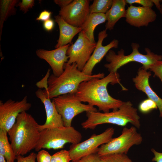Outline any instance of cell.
Here are the masks:
<instances>
[{"label":"cell","instance_id":"cell-1","mask_svg":"<svg viewBox=\"0 0 162 162\" xmlns=\"http://www.w3.org/2000/svg\"><path fill=\"white\" fill-rule=\"evenodd\" d=\"M120 75L117 72L110 73L102 78H95L84 81L80 84L76 95L81 102H87L96 106L99 111L110 112V110H117L123 101L114 98L109 94L107 87L108 84L118 83L123 91H127L120 82Z\"/></svg>","mask_w":162,"mask_h":162},{"label":"cell","instance_id":"cell-2","mask_svg":"<svg viewBox=\"0 0 162 162\" xmlns=\"http://www.w3.org/2000/svg\"><path fill=\"white\" fill-rule=\"evenodd\" d=\"M39 124L26 112L20 113L8 132L9 140L16 156H23L35 149L39 140Z\"/></svg>","mask_w":162,"mask_h":162},{"label":"cell","instance_id":"cell-3","mask_svg":"<svg viewBox=\"0 0 162 162\" xmlns=\"http://www.w3.org/2000/svg\"><path fill=\"white\" fill-rule=\"evenodd\" d=\"M104 73L92 75L85 74L79 70L76 63L65 64L63 72L59 76L52 74L48 77L47 86L43 90L45 97L50 99L59 95L76 94L80 83L95 78L104 77Z\"/></svg>","mask_w":162,"mask_h":162},{"label":"cell","instance_id":"cell-4","mask_svg":"<svg viewBox=\"0 0 162 162\" xmlns=\"http://www.w3.org/2000/svg\"><path fill=\"white\" fill-rule=\"evenodd\" d=\"M87 119L81 125L83 128L94 130L98 125L109 123L124 126L130 123L139 129L141 124L137 109L130 101L124 102L117 110L108 112L98 111L86 112Z\"/></svg>","mask_w":162,"mask_h":162},{"label":"cell","instance_id":"cell-5","mask_svg":"<svg viewBox=\"0 0 162 162\" xmlns=\"http://www.w3.org/2000/svg\"><path fill=\"white\" fill-rule=\"evenodd\" d=\"M132 52L128 55H124V51L121 49L117 53L110 50L105 56L106 61L108 62L104 65L110 73H116L118 70L124 65L131 62H136L142 65L143 68L148 70L158 62L162 60V56L152 52L148 48L145 50L146 54L141 53L138 50L140 47L137 43L131 44Z\"/></svg>","mask_w":162,"mask_h":162},{"label":"cell","instance_id":"cell-6","mask_svg":"<svg viewBox=\"0 0 162 162\" xmlns=\"http://www.w3.org/2000/svg\"><path fill=\"white\" fill-rule=\"evenodd\" d=\"M82 139L81 133L72 126L45 129L40 131V137L35 150L38 152L42 148H62L67 143L77 144Z\"/></svg>","mask_w":162,"mask_h":162},{"label":"cell","instance_id":"cell-7","mask_svg":"<svg viewBox=\"0 0 162 162\" xmlns=\"http://www.w3.org/2000/svg\"><path fill=\"white\" fill-rule=\"evenodd\" d=\"M142 141V137L136 127H124L119 136L112 138L109 142L99 147L97 154L99 156L116 153L127 154L131 147L141 144Z\"/></svg>","mask_w":162,"mask_h":162},{"label":"cell","instance_id":"cell-8","mask_svg":"<svg viewBox=\"0 0 162 162\" xmlns=\"http://www.w3.org/2000/svg\"><path fill=\"white\" fill-rule=\"evenodd\" d=\"M52 100L62 116L64 126H71L73 118L81 113L85 111H98L94 106L82 103L76 94L60 95L52 99Z\"/></svg>","mask_w":162,"mask_h":162},{"label":"cell","instance_id":"cell-9","mask_svg":"<svg viewBox=\"0 0 162 162\" xmlns=\"http://www.w3.org/2000/svg\"><path fill=\"white\" fill-rule=\"evenodd\" d=\"M115 129L110 127L98 135L94 134L87 140L81 142L72 144L69 150L72 162L90 154L97 153L98 147L106 143L112 138Z\"/></svg>","mask_w":162,"mask_h":162},{"label":"cell","instance_id":"cell-10","mask_svg":"<svg viewBox=\"0 0 162 162\" xmlns=\"http://www.w3.org/2000/svg\"><path fill=\"white\" fill-rule=\"evenodd\" d=\"M96 43L91 41L82 31L75 42L67 50L69 59L67 63H76L78 69L82 71L94 50Z\"/></svg>","mask_w":162,"mask_h":162},{"label":"cell","instance_id":"cell-11","mask_svg":"<svg viewBox=\"0 0 162 162\" xmlns=\"http://www.w3.org/2000/svg\"><path fill=\"white\" fill-rule=\"evenodd\" d=\"M27 96L19 101L9 99L3 103L0 101V129L7 132L15 123L19 115L31 107Z\"/></svg>","mask_w":162,"mask_h":162},{"label":"cell","instance_id":"cell-12","mask_svg":"<svg viewBox=\"0 0 162 162\" xmlns=\"http://www.w3.org/2000/svg\"><path fill=\"white\" fill-rule=\"evenodd\" d=\"M88 0H74L61 8L59 15L69 24L81 28L89 14Z\"/></svg>","mask_w":162,"mask_h":162},{"label":"cell","instance_id":"cell-13","mask_svg":"<svg viewBox=\"0 0 162 162\" xmlns=\"http://www.w3.org/2000/svg\"><path fill=\"white\" fill-rule=\"evenodd\" d=\"M70 46L69 44L51 50L38 49L36 51V54L38 57L49 64L53 74L58 76L63 72L64 64L68 60L67 52Z\"/></svg>","mask_w":162,"mask_h":162},{"label":"cell","instance_id":"cell-14","mask_svg":"<svg viewBox=\"0 0 162 162\" xmlns=\"http://www.w3.org/2000/svg\"><path fill=\"white\" fill-rule=\"evenodd\" d=\"M107 30L105 29L100 32L98 34V41L96 47L89 60L87 62L82 71L88 75H92L93 69L98 63L100 62L108 51L112 48L118 47L119 42L118 40L114 39L109 44L103 46L104 40L107 37Z\"/></svg>","mask_w":162,"mask_h":162},{"label":"cell","instance_id":"cell-15","mask_svg":"<svg viewBox=\"0 0 162 162\" xmlns=\"http://www.w3.org/2000/svg\"><path fill=\"white\" fill-rule=\"evenodd\" d=\"M157 16L156 13L152 8L132 5L126 10L125 18L128 23L140 28L148 26L149 23L155 21Z\"/></svg>","mask_w":162,"mask_h":162},{"label":"cell","instance_id":"cell-16","mask_svg":"<svg viewBox=\"0 0 162 162\" xmlns=\"http://www.w3.org/2000/svg\"><path fill=\"white\" fill-rule=\"evenodd\" d=\"M35 94L44 104L46 115L44 124L39 125V129L41 131L45 129H52L64 126L62 116L58 112L55 104L51 99L45 96L43 90L39 89L35 92Z\"/></svg>","mask_w":162,"mask_h":162},{"label":"cell","instance_id":"cell-17","mask_svg":"<svg viewBox=\"0 0 162 162\" xmlns=\"http://www.w3.org/2000/svg\"><path fill=\"white\" fill-rule=\"evenodd\" d=\"M147 70L142 67L139 68L137 75L133 78V81L137 89L145 93L148 98L156 104L159 110L160 117H162V99L150 86L149 79L151 74V71Z\"/></svg>","mask_w":162,"mask_h":162},{"label":"cell","instance_id":"cell-18","mask_svg":"<svg viewBox=\"0 0 162 162\" xmlns=\"http://www.w3.org/2000/svg\"><path fill=\"white\" fill-rule=\"evenodd\" d=\"M55 21L57 23L59 29V36L56 48L70 44L74 36L80 32L81 28L73 26L66 22L60 15L55 16Z\"/></svg>","mask_w":162,"mask_h":162},{"label":"cell","instance_id":"cell-19","mask_svg":"<svg viewBox=\"0 0 162 162\" xmlns=\"http://www.w3.org/2000/svg\"><path fill=\"white\" fill-rule=\"evenodd\" d=\"M125 0H113L112 4L105 14L106 21V29L112 30L117 22L121 18L125 17L126 10Z\"/></svg>","mask_w":162,"mask_h":162},{"label":"cell","instance_id":"cell-20","mask_svg":"<svg viewBox=\"0 0 162 162\" xmlns=\"http://www.w3.org/2000/svg\"><path fill=\"white\" fill-rule=\"evenodd\" d=\"M106 21L105 14L89 13L81 27L82 31L91 41L95 43L94 34V30L97 26Z\"/></svg>","mask_w":162,"mask_h":162},{"label":"cell","instance_id":"cell-21","mask_svg":"<svg viewBox=\"0 0 162 162\" xmlns=\"http://www.w3.org/2000/svg\"><path fill=\"white\" fill-rule=\"evenodd\" d=\"M8 132L0 129V154L2 155L7 162H14L16 156L9 143Z\"/></svg>","mask_w":162,"mask_h":162},{"label":"cell","instance_id":"cell-22","mask_svg":"<svg viewBox=\"0 0 162 162\" xmlns=\"http://www.w3.org/2000/svg\"><path fill=\"white\" fill-rule=\"evenodd\" d=\"M16 0H2L0 2V35L2 34L4 21L10 16L16 13L15 5L18 2Z\"/></svg>","mask_w":162,"mask_h":162},{"label":"cell","instance_id":"cell-23","mask_svg":"<svg viewBox=\"0 0 162 162\" xmlns=\"http://www.w3.org/2000/svg\"><path fill=\"white\" fill-rule=\"evenodd\" d=\"M113 0H94L90 6L89 13L105 14L111 8Z\"/></svg>","mask_w":162,"mask_h":162},{"label":"cell","instance_id":"cell-24","mask_svg":"<svg viewBox=\"0 0 162 162\" xmlns=\"http://www.w3.org/2000/svg\"><path fill=\"white\" fill-rule=\"evenodd\" d=\"M100 157V162H134L124 154H110Z\"/></svg>","mask_w":162,"mask_h":162},{"label":"cell","instance_id":"cell-25","mask_svg":"<svg viewBox=\"0 0 162 162\" xmlns=\"http://www.w3.org/2000/svg\"><path fill=\"white\" fill-rule=\"evenodd\" d=\"M71 160L69 150H62L51 156V162H70Z\"/></svg>","mask_w":162,"mask_h":162},{"label":"cell","instance_id":"cell-26","mask_svg":"<svg viewBox=\"0 0 162 162\" xmlns=\"http://www.w3.org/2000/svg\"><path fill=\"white\" fill-rule=\"evenodd\" d=\"M157 108L156 104L148 98L141 102L139 106V110L144 114L148 113L153 110L157 109Z\"/></svg>","mask_w":162,"mask_h":162},{"label":"cell","instance_id":"cell-27","mask_svg":"<svg viewBox=\"0 0 162 162\" xmlns=\"http://www.w3.org/2000/svg\"><path fill=\"white\" fill-rule=\"evenodd\" d=\"M149 70L154 73V77H157L160 79L162 84V60L151 67Z\"/></svg>","mask_w":162,"mask_h":162},{"label":"cell","instance_id":"cell-28","mask_svg":"<svg viewBox=\"0 0 162 162\" xmlns=\"http://www.w3.org/2000/svg\"><path fill=\"white\" fill-rule=\"evenodd\" d=\"M37 162H51V155L46 151H38L37 155Z\"/></svg>","mask_w":162,"mask_h":162},{"label":"cell","instance_id":"cell-29","mask_svg":"<svg viewBox=\"0 0 162 162\" xmlns=\"http://www.w3.org/2000/svg\"><path fill=\"white\" fill-rule=\"evenodd\" d=\"M34 4V0H22L19 2L18 6L20 7V10L26 13L28 9L32 8Z\"/></svg>","mask_w":162,"mask_h":162},{"label":"cell","instance_id":"cell-30","mask_svg":"<svg viewBox=\"0 0 162 162\" xmlns=\"http://www.w3.org/2000/svg\"><path fill=\"white\" fill-rule=\"evenodd\" d=\"M126 4L132 5L133 4H140L143 7L152 8L154 4L152 0H125Z\"/></svg>","mask_w":162,"mask_h":162},{"label":"cell","instance_id":"cell-31","mask_svg":"<svg viewBox=\"0 0 162 162\" xmlns=\"http://www.w3.org/2000/svg\"><path fill=\"white\" fill-rule=\"evenodd\" d=\"M100 157L97 153L85 156L75 162H100Z\"/></svg>","mask_w":162,"mask_h":162},{"label":"cell","instance_id":"cell-32","mask_svg":"<svg viewBox=\"0 0 162 162\" xmlns=\"http://www.w3.org/2000/svg\"><path fill=\"white\" fill-rule=\"evenodd\" d=\"M37 155V154L33 152L25 157L22 155H18L16 156V162H35Z\"/></svg>","mask_w":162,"mask_h":162},{"label":"cell","instance_id":"cell-33","mask_svg":"<svg viewBox=\"0 0 162 162\" xmlns=\"http://www.w3.org/2000/svg\"><path fill=\"white\" fill-rule=\"evenodd\" d=\"M52 14L51 12L44 10L40 13L38 16L36 18V20L44 22L50 19Z\"/></svg>","mask_w":162,"mask_h":162},{"label":"cell","instance_id":"cell-34","mask_svg":"<svg viewBox=\"0 0 162 162\" xmlns=\"http://www.w3.org/2000/svg\"><path fill=\"white\" fill-rule=\"evenodd\" d=\"M55 26V22L53 20L50 19L44 22L43 26L44 29L47 31L50 32L53 29Z\"/></svg>","mask_w":162,"mask_h":162},{"label":"cell","instance_id":"cell-35","mask_svg":"<svg viewBox=\"0 0 162 162\" xmlns=\"http://www.w3.org/2000/svg\"><path fill=\"white\" fill-rule=\"evenodd\" d=\"M151 151L154 155L152 161L156 162H162V152H158L154 148H152Z\"/></svg>","mask_w":162,"mask_h":162},{"label":"cell","instance_id":"cell-36","mask_svg":"<svg viewBox=\"0 0 162 162\" xmlns=\"http://www.w3.org/2000/svg\"><path fill=\"white\" fill-rule=\"evenodd\" d=\"M73 1L72 0H54V2L62 8L67 6Z\"/></svg>","mask_w":162,"mask_h":162},{"label":"cell","instance_id":"cell-37","mask_svg":"<svg viewBox=\"0 0 162 162\" xmlns=\"http://www.w3.org/2000/svg\"><path fill=\"white\" fill-rule=\"evenodd\" d=\"M152 1L154 4L155 5L157 9L159 10L160 8L161 4H160V2L161 1L160 0H152Z\"/></svg>","mask_w":162,"mask_h":162},{"label":"cell","instance_id":"cell-38","mask_svg":"<svg viewBox=\"0 0 162 162\" xmlns=\"http://www.w3.org/2000/svg\"><path fill=\"white\" fill-rule=\"evenodd\" d=\"M0 162H7L5 158L1 154H0Z\"/></svg>","mask_w":162,"mask_h":162},{"label":"cell","instance_id":"cell-39","mask_svg":"<svg viewBox=\"0 0 162 162\" xmlns=\"http://www.w3.org/2000/svg\"><path fill=\"white\" fill-rule=\"evenodd\" d=\"M159 11L162 16V3L161 4L160 8V10H159Z\"/></svg>","mask_w":162,"mask_h":162}]
</instances>
